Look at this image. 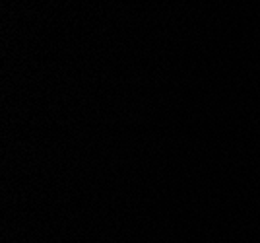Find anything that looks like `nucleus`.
I'll return each mask as SVG.
<instances>
[]
</instances>
